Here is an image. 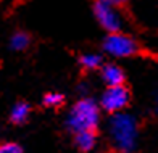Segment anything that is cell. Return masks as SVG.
<instances>
[{"mask_svg": "<svg viewBox=\"0 0 158 153\" xmlns=\"http://www.w3.org/2000/svg\"><path fill=\"white\" fill-rule=\"evenodd\" d=\"M137 122L127 113H116L110 119V139L119 153H132L137 147Z\"/></svg>", "mask_w": 158, "mask_h": 153, "instance_id": "1", "label": "cell"}, {"mask_svg": "<svg viewBox=\"0 0 158 153\" xmlns=\"http://www.w3.org/2000/svg\"><path fill=\"white\" fill-rule=\"evenodd\" d=\"M100 119L98 105L90 98H82L71 108L68 114V126L74 132L81 130H94Z\"/></svg>", "mask_w": 158, "mask_h": 153, "instance_id": "2", "label": "cell"}, {"mask_svg": "<svg viewBox=\"0 0 158 153\" xmlns=\"http://www.w3.org/2000/svg\"><path fill=\"white\" fill-rule=\"evenodd\" d=\"M105 52L114 58H126L137 53V43L132 37L123 32H111L106 35L103 42Z\"/></svg>", "mask_w": 158, "mask_h": 153, "instance_id": "3", "label": "cell"}, {"mask_svg": "<svg viewBox=\"0 0 158 153\" xmlns=\"http://www.w3.org/2000/svg\"><path fill=\"white\" fill-rule=\"evenodd\" d=\"M94 14L98 21V24L102 26L105 31L111 32H119L121 26H123V19H121V14L118 13L116 6H111L108 3H103L97 0L94 5Z\"/></svg>", "mask_w": 158, "mask_h": 153, "instance_id": "4", "label": "cell"}, {"mask_svg": "<svg viewBox=\"0 0 158 153\" xmlns=\"http://www.w3.org/2000/svg\"><path fill=\"white\" fill-rule=\"evenodd\" d=\"M129 103V90L124 85L108 87L102 95V108L108 113H121Z\"/></svg>", "mask_w": 158, "mask_h": 153, "instance_id": "5", "label": "cell"}, {"mask_svg": "<svg viewBox=\"0 0 158 153\" xmlns=\"http://www.w3.org/2000/svg\"><path fill=\"white\" fill-rule=\"evenodd\" d=\"M102 79L108 87L113 85H123L124 82V72L116 64H105L102 68Z\"/></svg>", "mask_w": 158, "mask_h": 153, "instance_id": "6", "label": "cell"}, {"mask_svg": "<svg viewBox=\"0 0 158 153\" xmlns=\"http://www.w3.org/2000/svg\"><path fill=\"white\" fill-rule=\"evenodd\" d=\"M76 145L79 150L82 151H89L95 147L97 143V137L94 130H81V132H76V139H74Z\"/></svg>", "mask_w": 158, "mask_h": 153, "instance_id": "7", "label": "cell"}, {"mask_svg": "<svg viewBox=\"0 0 158 153\" xmlns=\"http://www.w3.org/2000/svg\"><path fill=\"white\" fill-rule=\"evenodd\" d=\"M29 105L27 103H23V101H19L13 106L11 110V114H10V119L15 122V124H23V122L29 118Z\"/></svg>", "mask_w": 158, "mask_h": 153, "instance_id": "8", "label": "cell"}, {"mask_svg": "<svg viewBox=\"0 0 158 153\" xmlns=\"http://www.w3.org/2000/svg\"><path fill=\"white\" fill-rule=\"evenodd\" d=\"M31 43V37L27 35L26 32H16L11 35V40H10V45L13 50H18V52H21V50H26L27 47H29Z\"/></svg>", "mask_w": 158, "mask_h": 153, "instance_id": "9", "label": "cell"}, {"mask_svg": "<svg viewBox=\"0 0 158 153\" xmlns=\"http://www.w3.org/2000/svg\"><path fill=\"white\" fill-rule=\"evenodd\" d=\"M79 61H81L82 68H85V69H97L102 66V56L97 53H85L81 56Z\"/></svg>", "mask_w": 158, "mask_h": 153, "instance_id": "10", "label": "cell"}, {"mask_svg": "<svg viewBox=\"0 0 158 153\" xmlns=\"http://www.w3.org/2000/svg\"><path fill=\"white\" fill-rule=\"evenodd\" d=\"M44 103L47 106H60L63 103V95L58 92H50L44 97Z\"/></svg>", "mask_w": 158, "mask_h": 153, "instance_id": "11", "label": "cell"}, {"mask_svg": "<svg viewBox=\"0 0 158 153\" xmlns=\"http://www.w3.org/2000/svg\"><path fill=\"white\" fill-rule=\"evenodd\" d=\"M0 153H21V147L18 143H3L0 145Z\"/></svg>", "mask_w": 158, "mask_h": 153, "instance_id": "12", "label": "cell"}, {"mask_svg": "<svg viewBox=\"0 0 158 153\" xmlns=\"http://www.w3.org/2000/svg\"><path fill=\"white\" fill-rule=\"evenodd\" d=\"M100 2H103V3H108L111 6H118L121 3H124V0H100Z\"/></svg>", "mask_w": 158, "mask_h": 153, "instance_id": "13", "label": "cell"}]
</instances>
